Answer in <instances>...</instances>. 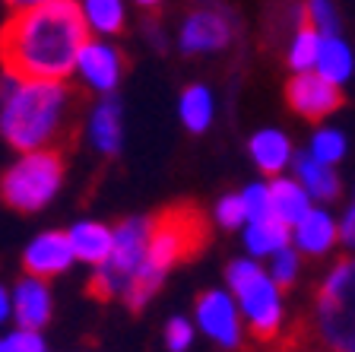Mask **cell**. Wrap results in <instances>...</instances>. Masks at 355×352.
<instances>
[{"mask_svg": "<svg viewBox=\"0 0 355 352\" xmlns=\"http://www.w3.org/2000/svg\"><path fill=\"white\" fill-rule=\"evenodd\" d=\"M89 29L76 0H44L13 10L0 29V64L13 80H58L76 70Z\"/></svg>", "mask_w": 355, "mask_h": 352, "instance_id": "obj_1", "label": "cell"}, {"mask_svg": "<svg viewBox=\"0 0 355 352\" xmlns=\"http://www.w3.org/2000/svg\"><path fill=\"white\" fill-rule=\"evenodd\" d=\"M67 108H70L67 83L7 76L3 108H0L3 140L19 153L51 149V143L67 124Z\"/></svg>", "mask_w": 355, "mask_h": 352, "instance_id": "obj_2", "label": "cell"}, {"mask_svg": "<svg viewBox=\"0 0 355 352\" xmlns=\"http://www.w3.org/2000/svg\"><path fill=\"white\" fill-rule=\"evenodd\" d=\"M207 242V228L203 219L193 206H168L153 219L149 226V242H146V254H143L140 270L133 273L130 286H127V305L133 311H140L149 301V295L159 289L162 276L178 264L187 260L191 254H197Z\"/></svg>", "mask_w": 355, "mask_h": 352, "instance_id": "obj_3", "label": "cell"}, {"mask_svg": "<svg viewBox=\"0 0 355 352\" xmlns=\"http://www.w3.org/2000/svg\"><path fill=\"white\" fill-rule=\"evenodd\" d=\"M60 181H64V159H60V153L58 149H35V153H22L3 171L0 194H3V200L13 210L35 213L60 191Z\"/></svg>", "mask_w": 355, "mask_h": 352, "instance_id": "obj_4", "label": "cell"}, {"mask_svg": "<svg viewBox=\"0 0 355 352\" xmlns=\"http://www.w3.org/2000/svg\"><path fill=\"white\" fill-rule=\"evenodd\" d=\"M229 286L235 292L238 315L251 324V330L263 340L273 337L282 324V299L270 273L254 257H241L229 267Z\"/></svg>", "mask_w": 355, "mask_h": 352, "instance_id": "obj_5", "label": "cell"}, {"mask_svg": "<svg viewBox=\"0 0 355 352\" xmlns=\"http://www.w3.org/2000/svg\"><path fill=\"white\" fill-rule=\"evenodd\" d=\"M149 226H153V219H127L114 228L108 260L98 264L92 279H89V292L96 299H111V295L127 292L133 273L140 270L143 254H146Z\"/></svg>", "mask_w": 355, "mask_h": 352, "instance_id": "obj_6", "label": "cell"}, {"mask_svg": "<svg viewBox=\"0 0 355 352\" xmlns=\"http://www.w3.org/2000/svg\"><path fill=\"white\" fill-rule=\"evenodd\" d=\"M320 324L340 352H355V260L333 267L320 295Z\"/></svg>", "mask_w": 355, "mask_h": 352, "instance_id": "obj_7", "label": "cell"}, {"mask_svg": "<svg viewBox=\"0 0 355 352\" xmlns=\"http://www.w3.org/2000/svg\"><path fill=\"white\" fill-rule=\"evenodd\" d=\"M286 96H288V105L302 117H308V121H320V117L333 115V111L343 105L340 86L327 83L324 76L314 74V70L292 76L286 86Z\"/></svg>", "mask_w": 355, "mask_h": 352, "instance_id": "obj_8", "label": "cell"}, {"mask_svg": "<svg viewBox=\"0 0 355 352\" xmlns=\"http://www.w3.org/2000/svg\"><path fill=\"white\" fill-rule=\"evenodd\" d=\"M197 327L219 346H235L241 340V315L229 292L209 289L197 299Z\"/></svg>", "mask_w": 355, "mask_h": 352, "instance_id": "obj_9", "label": "cell"}, {"mask_svg": "<svg viewBox=\"0 0 355 352\" xmlns=\"http://www.w3.org/2000/svg\"><path fill=\"white\" fill-rule=\"evenodd\" d=\"M76 70H80L83 83H86L89 89L108 96L121 83V54L114 44L89 38V42L83 44L80 58H76Z\"/></svg>", "mask_w": 355, "mask_h": 352, "instance_id": "obj_10", "label": "cell"}, {"mask_svg": "<svg viewBox=\"0 0 355 352\" xmlns=\"http://www.w3.org/2000/svg\"><path fill=\"white\" fill-rule=\"evenodd\" d=\"M10 315L16 317L19 330H42L51 317V292L48 283L38 276H26L10 292Z\"/></svg>", "mask_w": 355, "mask_h": 352, "instance_id": "obj_11", "label": "cell"}, {"mask_svg": "<svg viewBox=\"0 0 355 352\" xmlns=\"http://www.w3.org/2000/svg\"><path fill=\"white\" fill-rule=\"evenodd\" d=\"M26 273L38 279H51L58 273H64L67 267L73 264V251L67 242V232H44L38 238H32L26 254H22Z\"/></svg>", "mask_w": 355, "mask_h": 352, "instance_id": "obj_12", "label": "cell"}, {"mask_svg": "<svg viewBox=\"0 0 355 352\" xmlns=\"http://www.w3.org/2000/svg\"><path fill=\"white\" fill-rule=\"evenodd\" d=\"M229 19L216 10H197L187 16L184 29H181V48L187 54L200 51H219L229 44Z\"/></svg>", "mask_w": 355, "mask_h": 352, "instance_id": "obj_13", "label": "cell"}, {"mask_svg": "<svg viewBox=\"0 0 355 352\" xmlns=\"http://www.w3.org/2000/svg\"><path fill=\"white\" fill-rule=\"evenodd\" d=\"M292 242H295L298 254H327L340 242V226L333 222V216L327 210L311 206L308 213L292 226Z\"/></svg>", "mask_w": 355, "mask_h": 352, "instance_id": "obj_14", "label": "cell"}, {"mask_svg": "<svg viewBox=\"0 0 355 352\" xmlns=\"http://www.w3.org/2000/svg\"><path fill=\"white\" fill-rule=\"evenodd\" d=\"M67 242H70V251H73V260H83V264H105L111 254V242H114V228L102 226V222H76L67 232Z\"/></svg>", "mask_w": 355, "mask_h": 352, "instance_id": "obj_15", "label": "cell"}, {"mask_svg": "<svg viewBox=\"0 0 355 352\" xmlns=\"http://www.w3.org/2000/svg\"><path fill=\"white\" fill-rule=\"evenodd\" d=\"M314 74H320L327 83H333V86H343L346 80H352V74H355L352 44H349L346 38H340V35H320Z\"/></svg>", "mask_w": 355, "mask_h": 352, "instance_id": "obj_16", "label": "cell"}, {"mask_svg": "<svg viewBox=\"0 0 355 352\" xmlns=\"http://www.w3.org/2000/svg\"><path fill=\"white\" fill-rule=\"evenodd\" d=\"M266 191H270V213L279 222H286L288 228L311 210L308 191H304L295 178H273V181L266 184Z\"/></svg>", "mask_w": 355, "mask_h": 352, "instance_id": "obj_17", "label": "cell"}, {"mask_svg": "<svg viewBox=\"0 0 355 352\" xmlns=\"http://www.w3.org/2000/svg\"><path fill=\"white\" fill-rule=\"evenodd\" d=\"M251 156L260 171H266V175H282V169L292 162V143H288V137L282 131L266 127V131L251 137Z\"/></svg>", "mask_w": 355, "mask_h": 352, "instance_id": "obj_18", "label": "cell"}, {"mask_svg": "<svg viewBox=\"0 0 355 352\" xmlns=\"http://www.w3.org/2000/svg\"><path fill=\"white\" fill-rule=\"evenodd\" d=\"M292 242V228L286 222H279L276 216H266L257 222H244V248L254 257H270L276 251H282Z\"/></svg>", "mask_w": 355, "mask_h": 352, "instance_id": "obj_19", "label": "cell"}, {"mask_svg": "<svg viewBox=\"0 0 355 352\" xmlns=\"http://www.w3.org/2000/svg\"><path fill=\"white\" fill-rule=\"evenodd\" d=\"M121 137H124V131H121V105L108 99L89 117V140H92V146L98 153L111 156L121 149Z\"/></svg>", "mask_w": 355, "mask_h": 352, "instance_id": "obj_20", "label": "cell"}, {"mask_svg": "<svg viewBox=\"0 0 355 352\" xmlns=\"http://www.w3.org/2000/svg\"><path fill=\"white\" fill-rule=\"evenodd\" d=\"M295 181L308 191L311 200H333L340 194V178L330 165H320L314 162L308 153L295 159Z\"/></svg>", "mask_w": 355, "mask_h": 352, "instance_id": "obj_21", "label": "cell"}, {"mask_svg": "<svg viewBox=\"0 0 355 352\" xmlns=\"http://www.w3.org/2000/svg\"><path fill=\"white\" fill-rule=\"evenodd\" d=\"M213 92L207 86H187L181 92V102H178V115L184 121V127L191 133H203L213 124Z\"/></svg>", "mask_w": 355, "mask_h": 352, "instance_id": "obj_22", "label": "cell"}, {"mask_svg": "<svg viewBox=\"0 0 355 352\" xmlns=\"http://www.w3.org/2000/svg\"><path fill=\"white\" fill-rule=\"evenodd\" d=\"M80 10L89 32L114 35L124 26V0H83Z\"/></svg>", "mask_w": 355, "mask_h": 352, "instance_id": "obj_23", "label": "cell"}, {"mask_svg": "<svg viewBox=\"0 0 355 352\" xmlns=\"http://www.w3.org/2000/svg\"><path fill=\"white\" fill-rule=\"evenodd\" d=\"M349 153V143H346V133L336 131V127H320L314 137H311V146H308V156L320 165H336L343 162Z\"/></svg>", "mask_w": 355, "mask_h": 352, "instance_id": "obj_24", "label": "cell"}, {"mask_svg": "<svg viewBox=\"0 0 355 352\" xmlns=\"http://www.w3.org/2000/svg\"><path fill=\"white\" fill-rule=\"evenodd\" d=\"M318 48H320V32H314L311 26H302L288 44V67L295 74H308L314 70V60H318Z\"/></svg>", "mask_w": 355, "mask_h": 352, "instance_id": "obj_25", "label": "cell"}, {"mask_svg": "<svg viewBox=\"0 0 355 352\" xmlns=\"http://www.w3.org/2000/svg\"><path fill=\"white\" fill-rule=\"evenodd\" d=\"M304 26H311L320 35H340V16H336L330 0H308Z\"/></svg>", "mask_w": 355, "mask_h": 352, "instance_id": "obj_26", "label": "cell"}, {"mask_svg": "<svg viewBox=\"0 0 355 352\" xmlns=\"http://www.w3.org/2000/svg\"><path fill=\"white\" fill-rule=\"evenodd\" d=\"M270 279H273L276 286H292L298 276V251L292 244H286L282 251L270 254Z\"/></svg>", "mask_w": 355, "mask_h": 352, "instance_id": "obj_27", "label": "cell"}, {"mask_svg": "<svg viewBox=\"0 0 355 352\" xmlns=\"http://www.w3.org/2000/svg\"><path fill=\"white\" fill-rule=\"evenodd\" d=\"M241 203H244V216H248V222H257V219L273 216L270 213V191H266V184H251V187H244Z\"/></svg>", "mask_w": 355, "mask_h": 352, "instance_id": "obj_28", "label": "cell"}, {"mask_svg": "<svg viewBox=\"0 0 355 352\" xmlns=\"http://www.w3.org/2000/svg\"><path fill=\"white\" fill-rule=\"evenodd\" d=\"M216 222H219L222 228H241L244 222H248L241 194H229V197H222L219 203H216Z\"/></svg>", "mask_w": 355, "mask_h": 352, "instance_id": "obj_29", "label": "cell"}, {"mask_svg": "<svg viewBox=\"0 0 355 352\" xmlns=\"http://www.w3.org/2000/svg\"><path fill=\"white\" fill-rule=\"evenodd\" d=\"M193 343V324L184 321V317H171L165 324V346L171 352H187Z\"/></svg>", "mask_w": 355, "mask_h": 352, "instance_id": "obj_30", "label": "cell"}, {"mask_svg": "<svg viewBox=\"0 0 355 352\" xmlns=\"http://www.w3.org/2000/svg\"><path fill=\"white\" fill-rule=\"evenodd\" d=\"M0 343H3V352H44V340L38 330H13Z\"/></svg>", "mask_w": 355, "mask_h": 352, "instance_id": "obj_31", "label": "cell"}, {"mask_svg": "<svg viewBox=\"0 0 355 352\" xmlns=\"http://www.w3.org/2000/svg\"><path fill=\"white\" fill-rule=\"evenodd\" d=\"M10 317V292L3 286H0V324Z\"/></svg>", "mask_w": 355, "mask_h": 352, "instance_id": "obj_32", "label": "cell"}, {"mask_svg": "<svg viewBox=\"0 0 355 352\" xmlns=\"http://www.w3.org/2000/svg\"><path fill=\"white\" fill-rule=\"evenodd\" d=\"M13 10H26V7H38V3H44V0H7Z\"/></svg>", "mask_w": 355, "mask_h": 352, "instance_id": "obj_33", "label": "cell"}, {"mask_svg": "<svg viewBox=\"0 0 355 352\" xmlns=\"http://www.w3.org/2000/svg\"><path fill=\"white\" fill-rule=\"evenodd\" d=\"M137 3H140V7H155L159 0H137Z\"/></svg>", "mask_w": 355, "mask_h": 352, "instance_id": "obj_34", "label": "cell"}, {"mask_svg": "<svg viewBox=\"0 0 355 352\" xmlns=\"http://www.w3.org/2000/svg\"><path fill=\"white\" fill-rule=\"evenodd\" d=\"M0 352H3V343H0Z\"/></svg>", "mask_w": 355, "mask_h": 352, "instance_id": "obj_35", "label": "cell"}]
</instances>
